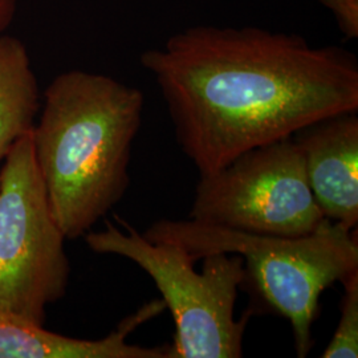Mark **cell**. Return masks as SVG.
Here are the masks:
<instances>
[{"label": "cell", "mask_w": 358, "mask_h": 358, "mask_svg": "<svg viewBox=\"0 0 358 358\" xmlns=\"http://www.w3.org/2000/svg\"><path fill=\"white\" fill-rule=\"evenodd\" d=\"M141 64L199 176L321 118L358 110L356 55L294 34L194 27L143 52Z\"/></svg>", "instance_id": "1"}, {"label": "cell", "mask_w": 358, "mask_h": 358, "mask_svg": "<svg viewBox=\"0 0 358 358\" xmlns=\"http://www.w3.org/2000/svg\"><path fill=\"white\" fill-rule=\"evenodd\" d=\"M141 90L69 71L53 78L31 131L38 174L65 239L84 236L127 194Z\"/></svg>", "instance_id": "2"}, {"label": "cell", "mask_w": 358, "mask_h": 358, "mask_svg": "<svg viewBox=\"0 0 358 358\" xmlns=\"http://www.w3.org/2000/svg\"><path fill=\"white\" fill-rule=\"evenodd\" d=\"M143 236L154 243L180 245L195 260L217 252L242 256L245 282L263 304L289 321L299 358L307 357L315 345L313 324L322 292L358 271L357 229L349 230L329 219L296 238L232 230L192 219H161Z\"/></svg>", "instance_id": "3"}, {"label": "cell", "mask_w": 358, "mask_h": 358, "mask_svg": "<svg viewBox=\"0 0 358 358\" xmlns=\"http://www.w3.org/2000/svg\"><path fill=\"white\" fill-rule=\"evenodd\" d=\"M121 230L106 220L105 230L87 232L85 243L97 254L134 262L155 282L176 321L170 358H239L252 310L236 320L238 292L245 282L242 256L210 254L202 272L195 259L173 243H154L128 222L115 217Z\"/></svg>", "instance_id": "4"}, {"label": "cell", "mask_w": 358, "mask_h": 358, "mask_svg": "<svg viewBox=\"0 0 358 358\" xmlns=\"http://www.w3.org/2000/svg\"><path fill=\"white\" fill-rule=\"evenodd\" d=\"M38 174L31 133L0 166V313L43 324L66 294L71 264Z\"/></svg>", "instance_id": "5"}, {"label": "cell", "mask_w": 358, "mask_h": 358, "mask_svg": "<svg viewBox=\"0 0 358 358\" xmlns=\"http://www.w3.org/2000/svg\"><path fill=\"white\" fill-rule=\"evenodd\" d=\"M189 215L206 224L288 238L308 235L327 219L292 136L252 148L201 176Z\"/></svg>", "instance_id": "6"}, {"label": "cell", "mask_w": 358, "mask_h": 358, "mask_svg": "<svg viewBox=\"0 0 358 358\" xmlns=\"http://www.w3.org/2000/svg\"><path fill=\"white\" fill-rule=\"evenodd\" d=\"M308 183L324 217L349 230L358 224V115L345 112L292 134Z\"/></svg>", "instance_id": "7"}, {"label": "cell", "mask_w": 358, "mask_h": 358, "mask_svg": "<svg viewBox=\"0 0 358 358\" xmlns=\"http://www.w3.org/2000/svg\"><path fill=\"white\" fill-rule=\"evenodd\" d=\"M165 309L164 300L150 301L100 340L66 337L22 316L0 313V358H170V345L145 348L127 341L130 333Z\"/></svg>", "instance_id": "8"}, {"label": "cell", "mask_w": 358, "mask_h": 358, "mask_svg": "<svg viewBox=\"0 0 358 358\" xmlns=\"http://www.w3.org/2000/svg\"><path fill=\"white\" fill-rule=\"evenodd\" d=\"M40 96L26 45L0 36V166L13 145L29 134L36 122Z\"/></svg>", "instance_id": "9"}, {"label": "cell", "mask_w": 358, "mask_h": 358, "mask_svg": "<svg viewBox=\"0 0 358 358\" xmlns=\"http://www.w3.org/2000/svg\"><path fill=\"white\" fill-rule=\"evenodd\" d=\"M341 299V317L332 340L325 348L322 358L358 357V271L344 282Z\"/></svg>", "instance_id": "10"}, {"label": "cell", "mask_w": 358, "mask_h": 358, "mask_svg": "<svg viewBox=\"0 0 358 358\" xmlns=\"http://www.w3.org/2000/svg\"><path fill=\"white\" fill-rule=\"evenodd\" d=\"M332 11L346 38L358 36V0H319Z\"/></svg>", "instance_id": "11"}, {"label": "cell", "mask_w": 358, "mask_h": 358, "mask_svg": "<svg viewBox=\"0 0 358 358\" xmlns=\"http://www.w3.org/2000/svg\"><path fill=\"white\" fill-rule=\"evenodd\" d=\"M17 0H0V36L13 24Z\"/></svg>", "instance_id": "12"}]
</instances>
